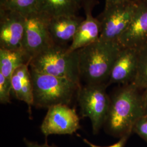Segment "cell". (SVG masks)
I'll use <instances>...</instances> for the list:
<instances>
[{
	"label": "cell",
	"mask_w": 147,
	"mask_h": 147,
	"mask_svg": "<svg viewBox=\"0 0 147 147\" xmlns=\"http://www.w3.org/2000/svg\"><path fill=\"white\" fill-rule=\"evenodd\" d=\"M137 61V49L122 47L111 70L108 84L131 83L136 74Z\"/></svg>",
	"instance_id": "cell-12"
},
{
	"label": "cell",
	"mask_w": 147,
	"mask_h": 147,
	"mask_svg": "<svg viewBox=\"0 0 147 147\" xmlns=\"http://www.w3.org/2000/svg\"><path fill=\"white\" fill-rule=\"evenodd\" d=\"M3 1H4V0H0V3H2V2H3Z\"/></svg>",
	"instance_id": "cell-27"
},
{
	"label": "cell",
	"mask_w": 147,
	"mask_h": 147,
	"mask_svg": "<svg viewBox=\"0 0 147 147\" xmlns=\"http://www.w3.org/2000/svg\"><path fill=\"white\" fill-rule=\"evenodd\" d=\"M142 99H143L146 114H147V88L144 90V93H143V94L142 95Z\"/></svg>",
	"instance_id": "cell-24"
},
{
	"label": "cell",
	"mask_w": 147,
	"mask_h": 147,
	"mask_svg": "<svg viewBox=\"0 0 147 147\" xmlns=\"http://www.w3.org/2000/svg\"><path fill=\"white\" fill-rule=\"evenodd\" d=\"M30 59L24 50H11L0 49V73L11 80L16 69L21 65L30 64Z\"/></svg>",
	"instance_id": "cell-15"
},
{
	"label": "cell",
	"mask_w": 147,
	"mask_h": 147,
	"mask_svg": "<svg viewBox=\"0 0 147 147\" xmlns=\"http://www.w3.org/2000/svg\"><path fill=\"white\" fill-rule=\"evenodd\" d=\"M140 0L105 3L97 18L101 24L100 39L117 42L126 30L134 16Z\"/></svg>",
	"instance_id": "cell-5"
},
{
	"label": "cell",
	"mask_w": 147,
	"mask_h": 147,
	"mask_svg": "<svg viewBox=\"0 0 147 147\" xmlns=\"http://www.w3.org/2000/svg\"><path fill=\"white\" fill-rule=\"evenodd\" d=\"M33 90V106L47 108L69 105L78 96L81 84L64 78L41 73L30 68Z\"/></svg>",
	"instance_id": "cell-3"
},
{
	"label": "cell",
	"mask_w": 147,
	"mask_h": 147,
	"mask_svg": "<svg viewBox=\"0 0 147 147\" xmlns=\"http://www.w3.org/2000/svg\"><path fill=\"white\" fill-rule=\"evenodd\" d=\"M135 0H105V3H119L127 1H131Z\"/></svg>",
	"instance_id": "cell-25"
},
{
	"label": "cell",
	"mask_w": 147,
	"mask_h": 147,
	"mask_svg": "<svg viewBox=\"0 0 147 147\" xmlns=\"http://www.w3.org/2000/svg\"><path fill=\"white\" fill-rule=\"evenodd\" d=\"M122 47L117 42L99 39L78 50L81 79L86 84H102L111 71Z\"/></svg>",
	"instance_id": "cell-2"
},
{
	"label": "cell",
	"mask_w": 147,
	"mask_h": 147,
	"mask_svg": "<svg viewBox=\"0 0 147 147\" xmlns=\"http://www.w3.org/2000/svg\"><path fill=\"white\" fill-rule=\"evenodd\" d=\"M127 136H124L123 137L121 138L120 140L118 142H117L116 143H115L113 145H111L110 146H108V147H100V146H96L95 144H94L93 143H92L91 142H89V141H88L87 139L84 138L83 140L84 142V143H86L89 147H124L125 143H126V141L127 140Z\"/></svg>",
	"instance_id": "cell-22"
},
{
	"label": "cell",
	"mask_w": 147,
	"mask_h": 147,
	"mask_svg": "<svg viewBox=\"0 0 147 147\" xmlns=\"http://www.w3.org/2000/svg\"><path fill=\"white\" fill-rule=\"evenodd\" d=\"M142 1H144V2H147V0H141Z\"/></svg>",
	"instance_id": "cell-28"
},
{
	"label": "cell",
	"mask_w": 147,
	"mask_h": 147,
	"mask_svg": "<svg viewBox=\"0 0 147 147\" xmlns=\"http://www.w3.org/2000/svg\"><path fill=\"white\" fill-rule=\"evenodd\" d=\"M76 1V2H77V3H78L80 5H82V1L83 0H75Z\"/></svg>",
	"instance_id": "cell-26"
},
{
	"label": "cell",
	"mask_w": 147,
	"mask_h": 147,
	"mask_svg": "<svg viewBox=\"0 0 147 147\" xmlns=\"http://www.w3.org/2000/svg\"><path fill=\"white\" fill-rule=\"evenodd\" d=\"M140 91L131 83L124 84L110 99L104 125L112 135L121 138L129 136L137 121L146 115Z\"/></svg>",
	"instance_id": "cell-1"
},
{
	"label": "cell",
	"mask_w": 147,
	"mask_h": 147,
	"mask_svg": "<svg viewBox=\"0 0 147 147\" xmlns=\"http://www.w3.org/2000/svg\"><path fill=\"white\" fill-rule=\"evenodd\" d=\"M24 142L25 143L27 147H57L54 146H49L47 143L42 144H39L37 142H32L26 139H24Z\"/></svg>",
	"instance_id": "cell-23"
},
{
	"label": "cell",
	"mask_w": 147,
	"mask_h": 147,
	"mask_svg": "<svg viewBox=\"0 0 147 147\" xmlns=\"http://www.w3.org/2000/svg\"><path fill=\"white\" fill-rule=\"evenodd\" d=\"M118 42L123 47L138 49L147 43V2L140 0L131 22Z\"/></svg>",
	"instance_id": "cell-11"
},
{
	"label": "cell",
	"mask_w": 147,
	"mask_h": 147,
	"mask_svg": "<svg viewBox=\"0 0 147 147\" xmlns=\"http://www.w3.org/2000/svg\"><path fill=\"white\" fill-rule=\"evenodd\" d=\"M106 87L104 84H86L81 87L77 96L81 115L90 119L94 134L104 125L109 110L110 98Z\"/></svg>",
	"instance_id": "cell-6"
},
{
	"label": "cell",
	"mask_w": 147,
	"mask_h": 147,
	"mask_svg": "<svg viewBox=\"0 0 147 147\" xmlns=\"http://www.w3.org/2000/svg\"><path fill=\"white\" fill-rule=\"evenodd\" d=\"M80 128V119L76 111L66 105L49 108L40 126L45 137L54 134L72 135Z\"/></svg>",
	"instance_id": "cell-8"
},
{
	"label": "cell",
	"mask_w": 147,
	"mask_h": 147,
	"mask_svg": "<svg viewBox=\"0 0 147 147\" xmlns=\"http://www.w3.org/2000/svg\"><path fill=\"white\" fill-rule=\"evenodd\" d=\"M23 50L30 59L55 45L47 27L48 18L38 12L26 16Z\"/></svg>",
	"instance_id": "cell-7"
},
{
	"label": "cell",
	"mask_w": 147,
	"mask_h": 147,
	"mask_svg": "<svg viewBox=\"0 0 147 147\" xmlns=\"http://www.w3.org/2000/svg\"><path fill=\"white\" fill-rule=\"evenodd\" d=\"M137 50L136 74L131 84L141 90L147 88V43Z\"/></svg>",
	"instance_id": "cell-16"
},
{
	"label": "cell",
	"mask_w": 147,
	"mask_h": 147,
	"mask_svg": "<svg viewBox=\"0 0 147 147\" xmlns=\"http://www.w3.org/2000/svg\"><path fill=\"white\" fill-rule=\"evenodd\" d=\"M30 68L41 73L64 78L80 84L78 50L54 45L32 58Z\"/></svg>",
	"instance_id": "cell-4"
},
{
	"label": "cell",
	"mask_w": 147,
	"mask_h": 147,
	"mask_svg": "<svg viewBox=\"0 0 147 147\" xmlns=\"http://www.w3.org/2000/svg\"><path fill=\"white\" fill-rule=\"evenodd\" d=\"M81 7L75 0H39L38 13L49 18L76 15Z\"/></svg>",
	"instance_id": "cell-14"
},
{
	"label": "cell",
	"mask_w": 147,
	"mask_h": 147,
	"mask_svg": "<svg viewBox=\"0 0 147 147\" xmlns=\"http://www.w3.org/2000/svg\"><path fill=\"white\" fill-rule=\"evenodd\" d=\"M96 3V0L82 1V5L84 9L85 19L79 27L70 45L68 47L69 51L78 50L99 39L101 24L98 19L92 15V11Z\"/></svg>",
	"instance_id": "cell-10"
},
{
	"label": "cell",
	"mask_w": 147,
	"mask_h": 147,
	"mask_svg": "<svg viewBox=\"0 0 147 147\" xmlns=\"http://www.w3.org/2000/svg\"><path fill=\"white\" fill-rule=\"evenodd\" d=\"M26 18L16 11L0 8V49L23 50Z\"/></svg>",
	"instance_id": "cell-9"
},
{
	"label": "cell",
	"mask_w": 147,
	"mask_h": 147,
	"mask_svg": "<svg viewBox=\"0 0 147 147\" xmlns=\"http://www.w3.org/2000/svg\"><path fill=\"white\" fill-rule=\"evenodd\" d=\"M39 0H4L0 8L14 11L23 16L38 12Z\"/></svg>",
	"instance_id": "cell-17"
},
{
	"label": "cell",
	"mask_w": 147,
	"mask_h": 147,
	"mask_svg": "<svg viewBox=\"0 0 147 147\" xmlns=\"http://www.w3.org/2000/svg\"><path fill=\"white\" fill-rule=\"evenodd\" d=\"M11 90H12L11 80L7 79L0 73V102L1 104L11 102Z\"/></svg>",
	"instance_id": "cell-20"
},
{
	"label": "cell",
	"mask_w": 147,
	"mask_h": 147,
	"mask_svg": "<svg viewBox=\"0 0 147 147\" xmlns=\"http://www.w3.org/2000/svg\"><path fill=\"white\" fill-rule=\"evenodd\" d=\"M133 131L135 132L147 142V114L138 120L134 126Z\"/></svg>",
	"instance_id": "cell-21"
},
{
	"label": "cell",
	"mask_w": 147,
	"mask_h": 147,
	"mask_svg": "<svg viewBox=\"0 0 147 147\" xmlns=\"http://www.w3.org/2000/svg\"><path fill=\"white\" fill-rule=\"evenodd\" d=\"M84 19L77 15L62 16L49 18L47 27L53 42L57 45L67 47L72 42Z\"/></svg>",
	"instance_id": "cell-13"
},
{
	"label": "cell",
	"mask_w": 147,
	"mask_h": 147,
	"mask_svg": "<svg viewBox=\"0 0 147 147\" xmlns=\"http://www.w3.org/2000/svg\"><path fill=\"white\" fill-rule=\"evenodd\" d=\"M29 73V64H26L16 69L12 75L11 78L12 90L18 100H20L21 89L24 81L27 75Z\"/></svg>",
	"instance_id": "cell-18"
},
{
	"label": "cell",
	"mask_w": 147,
	"mask_h": 147,
	"mask_svg": "<svg viewBox=\"0 0 147 147\" xmlns=\"http://www.w3.org/2000/svg\"><path fill=\"white\" fill-rule=\"evenodd\" d=\"M20 101L26 102L28 106L29 110H31V107L33 106V90L30 71V73L27 75L24 81L21 89Z\"/></svg>",
	"instance_id": "cell-19"
}]
</instances>
